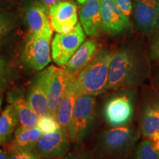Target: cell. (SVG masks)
Segmentation results:
<instances>
[{
  "label": "cell",
  "instance_id": "35",
  "mask_svg": "<svg viewBox=\"0 0 159 159\" xmlns=\"http://www.w3.org/2000/svg\"><path fill=\"white\" fill-rule=\"evenodd\" d=\"M1 104H2V98L0 97V108H1Z\"/></svg>",
  "mask_w": 159,
  "mask_h": 159
},
{
  "label": "cell",
  "instance_id": "27",
  "mask_svg": "<svg viewBox=\"0 0 159 159\" xmlns=\"http://www.w3.org/2000/svg\"><path fill=\"white\" fill-rule=\"evenodd\" d=\"M11 23L9 19L5 16L0 13V38L2 37L8 32Z\"/></svg>",
  "mask_w": 159,
  "mask_h": 159
},
{
  "label": "cell",
  "instance_id": "23",
  "mask_svg": "<svg viewBox=\"0 0 159 159\" xmlns=\"http://www.w3.org/2000/svg\"><path fill=\"white\" fill-rule=\"evenodd\" d=\"M37 127L41 131L42 134L54 132L61 128L57 119L49 114L39 116Z\"/></svg>",
  "mask_w": 159,
  "mask_h": 159
},
{
  "label": "cell",
  "instance_id": "16",
  "mask_svg": "<svg viewBox=\"0 0 159 159\" xmlns=\"http://www.w3.org/2000/svg\"><path fill=\"white\" fill-rule=\"evenodd\" d=\"M49 9L42 2H35L27 13V21L31 33L52 37V28L47 13Z\"/></svg>",
  "mask_w": 159,
  "mask_h": 159
},
{
  "label": "cell",
  "instance_id": "2",
  "mask_svg": "<svg viewBox=\"0 0 159 159\" xmlns=\"http://www.w3.org/2000/svg\"><path fill=\"white\" fill-rule=\"evenodd\" d=\"M139 131L133 125L111 127L97 136L94 153L102 159H126L139 140Z\"/></svg>",
  "mask_w": 159,
  "mask_h": 159
},
{
  "label": "cell",
  "instance_id": "36",
  "mask_svg": "<svg viewBox=\"0 0 159 159\" xmlns=\"http://www.w3.org/2000/svg\"><path fill=\"white\" fill-rule=\"evenodd\" d=\"M54 159H65V157H62V158H54Z\"/></svg>",
  "mask_w": 159,
  "mask_h": 159
},
{
  "label": "cell",
  "instance_id": "26",
  "mask_svg": "<svg viewBox=\"0 0 159 159\" xmlns=\"http://www.w3.org/2000/svg\"><path fill=\"white\" fill-rule=\"evenodd\" d=\"M115 2L125 15L129 16L132 13L133 5L131 0H114Z\"/></svg>",
  "mask_w": 159,
  "mask_h": 159
},
{
  "label": "cell",
  "instance_id": "21",
  "mask_svg": "<svg viewBox=\"0 0 159 159\" xmlns=\"http://www.w3.org/2000/svg\"><path fill=\"white\" fill-rule=\"evenodd\" d=\"M19 122L15 108L8 105L0 116V144L5 146L8 144Z\"/></svg>",
  "mask_w": 159,
  "mask_h": 159
},
{
  "label": "cell",
  "instance_id": "20",
  "mask_svg": "<svg viewBox=\"0 0 159 159\" xmlns=\"http://www.w3.org/2000/svg\"><path fill=\"white\" fill-rule=\"evenodd\" d=\"M8 101L16 111L21 127L33 128L37 126L39 116L33 111L25 97L17 94H10Z\"/></svg>",
  "mask_w": 159,
  "mask_h": 159
},
{
  "label": "cell",
  "instance_id": "3",
  "mask_svg": "<svg viewBox=\"0 0 159 159\" xmlns=\"http://www.w3.org/2000/svg\"><path fill=\"white\" fill-rule=\"evenodd\" d=\"M115 51L104 49L76 76L79 94L97 96L108 90L110 66Z\"/></svg>",
  "mask_w": 159,
  "mask_h": 159
},
{
  "label": "cell",
  "instance_id": "17",
  "mask_svg": "<svg viewBox=\"0 0 159 159\" xmlns=\"http://www.w3.org/2000/svg\"><path fill=\"white\" fill-rule=\"evenodd\" d=\"M98 48V43L94 40L84 41L69 60L64 69L71 75L77 76L96 56Z\"/></svg>",
  "mask_w": 159,
  "mask_h": 159
},
{
  "label": "cell",
  "instance_id": "25",
  "mask_svg": "<svg viewBox=\"0 0 159 159\" xmlns=\"http://www.w3.org/2000/svg\"><path fill=\"white\" fill-rule=\"evenodd\" d=\"M8 159H43L35 150L8 153Z\"/></svg>",
  "mask_w": 159,
  "mask_h": 159
},
{
  "label": "cell",
  "instance_id": "9",
  "mask_svg": "<svg viewBox=\"0 0 159 159\" xmlns=\"http://www.w3.org/2000/svg\"><path fill=\"white\" fill-rule=\"evenodd\" d=\"M100 15L102 32L107 34L116 36L131 30L132 25L130 19L114 0H100Z\"/></svg>",
  "mask_w": 159,
  "mask_h": 159
},
{
  "label": "cell",
  "instance_id": "13",
  "mask_svg": "<svg viewBox=\"0 0 159 159\" xmlns=\"http://www.w3.org/2000/svg\"><path fill=\"white\" fill-rule=\"evenodd\" d=\"M49 19L52 28L57 33L70 31L77 23V7L69 1H62L49 8Z\"/></svg>",
  "mask_w": 159,
  "mask_h": 159
},
{
  "label": "cell",
  "instance_id": "12",
  "mask_svg": "<svg viewBox=\"0 0 159 159\" xmlns=\"http://www.w3.org/2000/svg\"><path fill=\"white\" fill-rule=\"evenodd\" d=\"M68 134L62 128L43 134L39 139L35 151L43 158H62L69 152L70 146Z\"/></svg>",
  "mask_w": 159,
  "mask_h": 159
},
{
  "label": "cell",
  "instance_id": "4",
  "mask_svg": "<svg viewBox=\"0 0 159 159\" xmlns=\"http://www.w3.org/2000/svg\"><path fill=\"white\" fill-rule=\"evenodd\" d=\"M137 102L135 87L116 89L105 100L103 118L110 127L130 125L134 119Z\"/></svg>",
  "mask_w": 159,
  "mask_h": 159
},
{
  "label": "cell",
  "instance_id": "8",
  "mask_svg": "<svg viewBox=\"0 0 159 159\" xmlns=\"http://www.w3.org/2000/svg\"><path fill=\"white\" fill-rule=\"evenodd\" d=\"M52 37L30 33L23 52V61L29 68L42 70L49 64Z\"/></svg>",
  "mask_w": 159,
  "mask_h": 159
},
{
  "label": "cell",
  "instance_id": "14",
  "mask_svg": "<svg viewBox=\"0 0 159 159\" xmlns=\"http://www.w3.org/2000/svg\"><path fill=\"white\" fill-rule=\"evenodd\" d=\"M83 30L89 36L97 37L102 33L100 0H87L79 13Z\"/></svg>",
  "mask_w": 159,
  "mask_h": 159
},
{
  "label": "cell",
  "instance_id": "28",
  "mask_svg": "<svg viewBox=\"0 0 159 159\" xmlns=\"http://www.w3.org/2000/svg\"><path fill=\"white\" fill-rule=\"evenodd\" d=\"M6 78V64L5 61L0 57V92L5 85Z\"/></svg>",
  "mask_w": 159,
  "mask_h": 159
},
{
  "label": "cell",
  "instance_id": "15",
  "mask_svg": "<svg viewBox=\"0 0 159 159\" xmlns=\"http://www.w3.org/2000/svg\"><path fill=\"white\" fill-rule=\"evenodd\" d=\"M42 135L37 126L33 128L21 126L15 132L14 139L6 145V149L9 153L33 151Z\"/></svg>",
  "mask_w": 159,
  "mask_h": 159
},
{
  "label": "cell",
  "instance_id": "22",
  "mask_svg": "<svg viewBox=\"0 0 159 159\" xmlns=\"http://www.w3.org/2000/svg\"><path fill=\"white\" fill-rule=\"evenodd\" d=\"M130 159H159V151L150 139H145L134 147Z\"/></svg>",
  "mask_w": 159,
  "mask_h": 159
},
{
  "label": "cell",
  "instance_id": "6",
  "mask_svg": "<svg viewBox=\"0 0 159 159\" xmlns=\"http://www.w3.org/2000/svg\"><path fill=\"white\" fill-rule=\"evenodd\" d=\"M47 98L49 114L57 119V111L60 102L64 94L67 85L72 75L65 69L50 66L41 72Z\"/></svg>",
  "mask_w": 159,
  "mask_h": 159
},
{
  "label": "cell",
  "instance_id": "5",
  "mask_svg": "<svg viewBox=\"0 0 159 159\" xmlns=\"http://www.w3.org/2000/svg\"><path fill=\"white\" fill-rule=\"evenodd\" d=\"M96 108L94 96L78 95L67 130L71 142L82 143L91 134L97 125Z\"/></svg>",
  "mask_w": 159,
  "mask_h": 159
},
{
  "label": "cell",
  "instance_id": "31",
  "mask_svg": "<svg viewBox=\"0 0 159 159\" xmlns=\"http://www.w3.org/2000/svg\"><path fill=\"white\" fill-rule=\"evenodd\" d=\"M62 1H69V0H42V3L49 9L51 6Z\"/></svg>",
  "mask_w": 159,
  "mask_h": 159
},
{
  "label": "cell",
  "instance_id": "18",
  "mask_svg": "<svg viewBox=\"0 0 159 159\" xmlns=\"http://www.w3.org/2000/svg\"><path fill=\"white\" fill-rule=\"evenodd\" d=\"M78 95L76 86V76L72 75L69 80L57 111V122L61 128L66 132Z\"/></svg>",
  "mask_w": 159,
  "mask_h": 159
},
{
  "label": "cell",
  "instance_id": "11",
  "mask_svg": "<svg viewBox=\"0 0 159 159\" xmlns=\"http://www.w3.org/2000/svg\"><path fill=\"white\" fill-rule=\"evenodd\" d=\"M139 125L142 136L150 139L159 132V93L150 89L143 97L140 107Z\"/></svg>",
  "mask_w": 159,
  "mask_h": 159
},
{
  "label": "cell",
  "instance_id": "29",
  "mask_svg": "<svg viewBox=\"0 0 159 159\" xmlns=\"http://www.w3.org/2000/svg\"><path fill=\"white\" fill-rule=\"evenodd\" d=\"M65 159H94L91 153L74 154L65 157Z\"/></svg>",
  "mask_w": 159,
  "mask_h": 159
},
{
  "label": "cell",
  "instance_id": "1",
  "mask_svg": "<svg viewBox=\"0 0 159 159\" xmlns=\"http://www.w3.org/2000/svg\"><path fill=\"white\" fill-rule=\"evenodd\" d=\"M151 66L148 53L136 41L125 43L116 52L111 61L108 90L137 87L150 77Z\"/></svg>",
  "mask_w": 159,
  "mask_h": 159
},
{
  "label": "cell",
  "instance_id": "30",
  "mask_svg": "<svg viewBox=\"0 0 159 159\" xmlns=\"http://www.w3.org/2000/svg\"><path fill=\"white\" fill-rule=\"evenodd\" d=\"M150 139L152 141V144L157 150L159 151V132H156L150 137Z\"/></svg>",
  "mask_w": 159,
  "mask_h": 159
},
{
  "label": "cell",
  "instance_id": "24",
  "mask_svg": "<svg viewBox=\"0 0 159 159\" xmlns=\"http://www.w3.org/2000/svg\"><path fill=\"white\" fill-rule=\"evenodd\" d=\"M149 45L150 58L153 61L159 63V30L152 34Z\"/></svg>",
  "mask_w": 159,
  "mask_h": 159
},
{
  "label": "cell",
  "instance_id": "33",
  "mask_svg": "<svg viewBox=\"0 0 159 159\" xmlns=\"http://www.w3.org/2000/svg\"><path fill=\"white\" fill-rule=\"evenodd\" d=\"M0 159H8V154L5 153L0 149Z\"/></svg>",
  "mask_w": 159,
  "mask_h": 159
},
{
  "label": "cell",
  "instance_id": "34",
  "mask_svg": "<svg viewBox=\"0 0 159 159\" xmlns=\"http://www.w3.org/2000/svg\"><path fill=\"white\" fill-rule=\"evenodd\" d=\"M77 1L80 4H84L85 2L87 1V0H77Z\"/></svg>",
  "mask_w": 159,
  "mask_h": 159
},
{
  "label": "cell",
  "instance_id": "7",
  "mask_svg": "<svg viewBox=\"0 0 159 159\" xmlns=\"http://www.w3.org/2000/svg\"><path fill=\"white\" fill-rule=\"evenodd\" d=\"M85 39L84 30L78 22L70 31L57 33L52 43V56L54 62L61 66H65Z\"/></svg>",
  "mask_w": 159,
  "mask_h": 159
},
{
  "label": "cell",
  "instance_id": "19",
  "mask_svg": "<svg viewBox=\"0 0 159 159\" xmlns=\"http://www.w3.org/2000/svg\"><path fill=\"white\" fill-rule=\"evenodd\" d=\"M27 101L33 111L39 116L49 114L48 98L41 72L36 75L32 83Z\"/></svg>",
  "mask_w": 159,
  "mask_h": 159
},
{
  "label": "cell",
  "instance_id": "10",
  "mask_svg": "<svg viewBox=\"0 0 159 159\" xmlns=\"http://www.w3.org/2000/svg\"><path fill=\"white\" fill-rule=\"evenodd\" d=\"M136 29L144 35L159 30V0H134Z\"/></svg>",
  "mask_w": 159,
  "mask_h": 159
},
{
  "label": "cell",
  "instance_id": "32",
  "mask_svg": "<svg viewBox=\"0 0 159 159\" xmlns=\"http://www.w3.org/2000/svg\"><path fill=\"white\" fill-rule=\"evenodd\" d=\"M154 85L156 86V88L158 89L159 91V71L157 72L154 78Z\"/></svg>",
  "mask_w": 159,
  "mask_h": 159
}]
</instances>
